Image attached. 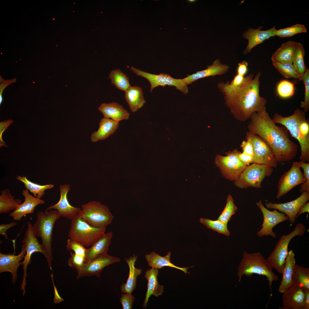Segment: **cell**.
Returning <instances> with one entry per match:
<instances>
[{
    "label": "cell",
    "mask_w": 309,
    "mask_h": 309,
    "mask_svg": "<svg viewBox=\"0 0 309 309\" xmlns=\"http://www.w3.org/2000/svg\"><path fill=\"white\" fill-rule=\"evenodd\" d=\"M250 118L248 131L267 142L278 163L288 162L295 158L298 145L290 140L286 128L277 125L273 122L266 108L254 113Z\"/></svg>",
    "instance_id": "obj_1"
},
{
    "label": "cell",
    "mask_w": 309,
    "mask_h": 309,
    "mask_svg": "<svg viewBox=\"0 0 309 309\" xmlns=\"http://www.w3.org/2000/svg\"><path fill=\"white\" fill-rule=\"evenodd\" d=\"M261 74L259 71L254 78L253 74L247 75L240 86L221 92L225 106L236 120L245 121L254 113L266 108L267 100L259 94Z\"/></svg>",
    "instance_id": "obj_2"
},
{
    "label": "cell",
    "mask_w": 309,
    "mask_h": 309,
    "mask_svg": "<svg viewBox=\"0 0 309 309\" xmlns=\"http://www.w3.org/2000/svg\"><path fill=\"white\" fill-rule=\"evenodd\" d=\"M272 269L260 252L249 253L244 250L238 269L239 282L243 275L250 277L256 274L265 276L268 282L272 294V283L279 279L278 276L274 272Z\"/></svg>",
    "instance_id": "obj_3"
},
{
    "label": "cell",
    "mask_w": 309,
    "mask_h": 309,
    "mask_svg": "<svg viewBox=\"0 0 309 309\" xmlns=\"http://www.w3.org/2000/svg\"><path fill=\"white\" fill-rule=\"evenodd\" d=\"M61 216L58 211H39L36 221L33 225L37 237L41 238V244L45 253V257L50 269L52 271L53 256L52 243L53 229L56 221Z\"/></svg>",
    "instance_id": "obj_4"
},
{
    "label": "cell",
    "mask_w": 309,
    "mask_h": 309,
    "mask_svg": "<svg viewBox=\"0 0 309 309\" xmlns=\"http://www.w3.org/2000/svg\"><path fill=\"white\" fill-rule=\"evenodd\" d=\"M305 114L304 111L297 108L292 115L287 117H284L276 113L272 119L275 124H280L285 126L291 135L298 140L300 147V161L309 162V137L303 134L300 127L301 121Z\"/></svg>",
    "instance_id": "obj_5"
},
{
    "label": "cell",
    "mask_w": 309,
    "mask_h": 309,
    "mask_svg": "<svg viewBox=\"0 0 309 309\" xmlns=\"http://www.w3.org/2000/svg\"><path fill=\"white\" fill-rule=\"evenodd\" d=\"M105 231L106 228H98L91 225L78 214L71 220L68 236L84 247H88L102 237Z\"/></svg>",
    "instance_id": "obj_6"
},
{
    "label": "cell",
    "mask_w": 309,
    "mask_h": 309,
    "mask_svg": "<svg viewBox=\"0 0 309 309\" xmlns=\"http://www.w3.org/2000/svg\"><path fill=\"white\" fill-rule=\"evenodd\" d=\"M303 224L298 223L294 230L288 234L282 235L276 244L273 251L267 260L273 268L280 274L282 272L286 259L288 253V246L291 240L297 236H301L306 232Z\"/></svg>",
    "instance_id": "obj_7"
},
{
    "label": "cell",
    "mask_w": 309,
    "mask_h": 309,
    "mask_svg": "<svg viewBox=\"0 0 309 309\" xmlns=\"http://www.w3.org/2000/svg\"><path fill=\"white\" fill-rule=\"evenodd\" d=\"M78 215L90 225L98 228H106L114 217L107 206L94 201L82 205Z\"/></svg>",
    "instance_id": "obj_8"
},
{
    "label": "cell",
    "mask_w": 309,
    "mask_h": 309,
    "mask_svg": "<svg viewBox=\"0 0 309 309\" xmlns=\"http://www.w3.org/2000/svg\"><path fill=\"white\" fill-rule=\"evenodd\" d=\"M273 171L272 168L267 165L253 163L247 166L234 183L241 189L261 188L263 180L270 176Z\"/></svg>",
    "instance_id": "obj_9"
},
{
    "label": "cell",
    "mask_w": 309,
    "mask_h": 309,
    "mask_svg": "<svg viewBox=\"0 0 309 309\" xmlns=\"http://www.w3.org/2000/svg\"><path fill=\"white\" fill-rule=\"evenodd\" d=\"M240 152L237 148L226 153V156L217 154L214 163L219 169L222 176L230 181H235L247 166L238 157Z\"/></svg>",
    "instance_id": "obj_10"
},
{
    "label": "cell",
    "mask_w": 309,
    "mask_h": 309,
    "mask_svg": "<svg viewBox=\"0 0 309 309\" xmlns=\"http://www.w3.org/2000/svg\"><path fill=\"white\" fill-rule=\"evenodd\" d=\"M22 242L25 247L26 251L24 260L22 262L23 273L21 284V289L23 290V294L24 296L26 285L27 268L28 265L31 263V255L33 253L38 252L41 253L45 256V253L41 244H40L38 240L33 225L30 222H28L27 228Z\"/></svg>",
    "instance_id": "obj_11"
},
{
    "label": "cell",
    "mask_w": 309,
    "mask_h": 309,
    "mask_svg": "<svg viewBox=\"0 0 309 309\" xmlns=\"http://www.w3.org/2000/svg\"><path fill=\"white\" fill-rule=\"evenodd\" d=\"M245 138L250 140L253 145L254 163L266 165L272 168L277 167L278 163L273 151L266 142L249 131L246 132Z\"/></svg>",
    "instance_id": "obj_12"
},
{
    "label": "cell",
    "mask_w": 309,
    "mask_h": 309,
    "mask_svg": "<svg viewBox=\"0 0 309 309\" xmlns=\"http://www.w3.org/2000/svg\"><path fill=\"white\" fill-rule=\"evenodd\" d=\"M130 69L137 75L144 78L148 80L150 84L151 92L157 87L160 86H165L166 85L175 86L177 89L184 94H186L188 92L187 85L182 79L173 78L167 74L161 73L159 74L156 75L149 73L133 66H132Z\"/></svg>",
    "instance_id": "obj_13"
},
{
    "label": "cell",
    "mask_w": 309,
    "mask_h": 309,
    "mask_svg": "<svg viewBox=\"0 0 309 309\" xmlns=\"http://www.w3.org/2000/svg\"><path fill=\"white\" fill-rule=\"evenodd\" d=\"M256 205L261 210L263 216L262 228L257 232V235L260 237L270 235L275 238L277 235L272 230L273 228L277 224L288 220V217L277 209H274L273 211L269 210L264 205L261 200L257 202Z\"/></svg>",
    "instance_id": "obj_14"
},
{
    "label": "cell",
    "mask_w": 309,
    "mask_h": 309,
    "mask_svg": "<svg viewBox=\"0 0 309 309\" xmlns=\"http://www.w3.org/2000/svg\"><path fill=\"white\" fill-rule=\"evenodd\" d=\"M305 181L298 162H294L290 169L282 175L279 181L276 198L280 199Z\"/></svg>",
    "instance_id": "obj_15"
},
{
    "label": "cell",
    "mask_w": 309,
    "mask_h": 309,
    "mask_svg": "<svg viewBox=\"0 0 309 309\" xmlns=\"http://www.w3.org/2000/svg\"><path fill=\"white\" fill-rule=\"evenodd\" d=\"M120 259L108 254L96 258L86 262L77 271V279L85 276H95L99 277L103 269L112 264L120 262Z\"/></svg>",
    "instance_id": "obj_16"
},
{
    "label": "cell",
    "mask_w": 309,
    "mask_h": 309,
    "mask_svg": "<svg viewBox=\"0 0 309 309\" xmlns=\"http://www.w3.org/2000/svg\"><path fill=\"white\" fill-rule=\"evenodd\" d=\"M309 200V192H302L300 195L295 199L284 203H266V207L269 209L278 210L286 215L291 224L295 223L296 215L302 206Z\"/></svg>",
    "instance_id": "obj_17"
},
{
    "label": "cell",
    "mask_w": 309,
    "mask_h": 309,
    "mask_svg": "<svg viewBox=\"0 0 309 309\" xmlns=\"http://www.w3.org/2000/svg\"><path fill=\"white\" fill-rule=\"evenodd\" d=\"M306 290L294 283L282 293V308L304 309Z\"/></svg>",
    "instance_id": "obj_18"
},
{
    "label": "cell",
    "mask_w": 309,
    "mask_h": 309,
    "mask_svg": "<svg viewBox=\"0 0 309 309\" xmlns=\"http://www.w3.org/2000/svg\"><path fill=\"white\" fill-rule=\"evenodd\" d=\"M70 189V186L69 185H60V197L59 201L56 204L48 207L46 211L55 209L57 210L63 217L71 220L74 218L78 214L81 209L73 206L69 203L67 195Z\"/></svg>",
    "instance_id": "obj_19"
},
{
    "label": "cell",
    "mask_w": 309,
    "mask_h": 309,
    "mask_svg": "<svg viewBox=\"0 0 309 309\" xmlns=\"http://www.w3.org/2000/svg\"><path fill=\"white\" fill-rule=\"evenodd\" d=\"M9 253L4 254L0 253V273L9 272L12 275V282L13 284L15 283L17 278V271L19 266L22 264L20 262L24 258L26 254L25 247L22 245L21 250L19 254L14 255Z\"/></svg>",
    "instance_id": "obj_20"
},
{
    "label": "cell",
    "mask_w": 309,
    "mask_h": 309,
    "mask_svg": "<svg viewBox=\"0 0 309 309\" xmlns=\"http://www.w3.org/2000/svg\"><path fill=\"white\" fill-rule=\"evenodd\" d=\"M262 28V27L260 26L255 29L250 28L243 33V37L248 41L244 54H246L250 52L256 45L262 43L266 40L276 35L277 29L275 26L266 30H261Z\"/></svg>",
    "instance_id": "obj_21"
},
{
    "label": "cell",
    "mask_w": 309,
    "mask_h": 309,
    "mask_svg": "<svg viewBox=\"0 0 309 309\" xmlns=\"http://www.w3.org/2000/svg\"><path fill=\"white\" fill-rule=\"evenodd\" d=\"M22 194L25 197L23 202L19 205L12 212L9 213V215L16 221H19L26 214L33 213L35 207L38 205L43 204L45 201L33 197L30 194L28 190H23Z\"/></svg>",
    "instance_id": "obj_22"
},
{
    "label": "cell",
    "mask_w": 309,
    "mask_h": 309,
    "mask_svg": "<svg viewBox=\"0 0 309 309\" xmlns=\"http://www.w3.org/2000/svg\"><path fill=\"white\" fill-rule=\"evenodd\" d=\"M229 69V67L227 65L221 64L219 59H217L212 65L207 66L206 69L188 75L182 80L187 85L201 78L223 74L228 71Z\"/></svg>",
    "instance_id": "obj_23"
},
{
    "label": "cell",
    "mask_w": 309,
    "mask_h": 309,
    "mask_svg": "<svg viewBox=\"0 0 309 309\" xmlns=\"http://www.w3.org/2000/svg\"><path fill=\"white\" fill-rule=\"evenodd\" d=\"M113 235L112 231L105 233L90 248L86 249L85 254L86 263L96 258L108 254L109 246L110 243Z\"/></svg>",
    "instance_id": "obj_24"
},
{
    "label": "cell",
    "mask_w": 309,
    "mask_h": 309,
    "mask_svg": "<svg viewBox=\"0 0 309 309\" xmlns=\"http://www.w3.org/2000/svg\"><path fill=\"white\" fill-rule=\"evenodd\" d=\"M159 269L151 267L145 272V277L147 280V287L145 294V297L143 306L146 308L150 297L154 295L158 297L161 295L164 292V286L160 285L157 280Z\"/></svg>",
    "instance_id": "obj_25"
},
{
    "label": "cell",
    "mask_w": 309,
    "mask_h": 309,
    "mask_svg": "<svg viewBox=\"0 0 309 309\" xmlns=\"http://www.w3.org/2000/svg\"><path fill=\"white\" fill-rule=\"evenodd\" d=\"M104 118L118 122L129 118L130 114L121 105L116 102L102 103L98 108Z\"/></svg>",
    "instance_id": "obj_26"
},
{
    "label": "cell",
    "mask_w": 309,
    "mask_h": 309,
    "mask_svg": "<svg viewBox=\"0 0 309 309\" xmlns=\"http://www.w3.org/2000/svg\"><path fill=\"white\" fill-rule=\"evenodd\" d=\"M137 257V255L133 254L129 258H125L129 268V274L126 283H123L120 286L122 293L132 294L136 288L137 277L142 274V269L137 268L135 266Z\"/></svg>",
    "instance_id": "obj_27"
},
{
    "label": "cell",
    "mask_w": 309,
    "mask_h": 309,
    "mask_svg": "<svg viewBox=\"0 0 309 309\" xmlns=\"http://www.w3.org/2000/svg\"><path fill=\"white\" fill-rule=\"evenodd\" d=\"M294 252L290 250L288 251L283 270L282 274V278L278 288L280 293H283L286 290L294 284L293 276L296 263Z\"/></svg>",
    "instance_id": "obj_28"
},
{
    "label": "cell",
    "mask_w": 309,
    "mask_h": 309,
    "mask_svg": "<svg viewBox=\"0 0 309 309\" xmlns=\"http://www.w3.org/2000/svg\"><path fill=\"white\" fill-rule=\"evenodd\" d=\"M119 125L118 122L103 117L99 122L98 130L92 134L90 137L91 141L96 142L107 138L116 131Z\"/></svg>",
    "instance_id": "obj_29"
},
{
    "label": "cell",
    "mask_w": 309,
    "mask_h": 309,
    "mask_svg": "<svg viewBox=\"0 0 309 309\" xmlns=\"http://www.w3.org/2000/svg\"><path fill=\"white\" fill-rule=\"evenodd\" d=\"M171 256V253L170 251H169L167 255L163 257L154 251H152L149 254H146L145 257L148 265L151 267L159 269L165 267H170L181 270L186 274V273L190 274L188 272L187 270L188 268H192L193 266L181 268L176 266L170 261V258Z\"/></svg>",
    "instance_id": "obj_30"
},
{
    "label": "cell",
    "mask_w": 309,
    "mask_h": 309,
    "mask_svg": "<svg viewBox=\"0 0 309 309\" xmlns=\"http://www.w3.org/2000/svg\"><path fill=\"white\" fill-rule=\"evenodd\" d=\"M298 42L291 40L282 44L272 55L273 62L292 63V61Z\"/></svg>",
    "instance_id": "obj_31"
},
{
    "label": "cell",
    "mask_w": 309,
    "mask_h": 309,
    "mask_svg": "<svg viewBox=\"0 0 309 309\" xmlns=\"http://www.w3.org/2000/svg\"><path fill=\"white\" fill-rule=\"evenodd\" d=\"M125 92V99L132 112L137 111L145 103L143 92L140 87L131 86Z\"/></svg>",
    "instance_id": "obj_32"
},
{
    "label": "cell",
    "mask_w": 309,
    "mask_h": 309,
    "mask_svg": "<svg viewBox=\"0 0 309 309\" xmlns=\"http://www.w3.org/2000/svg\"><path fill=\"white\" fill-rule=\"evenodd\" d=\"M0 196V213H7L11 210H15L18 206L21 203L20 199H14L9 189H5L1 191Z\"/></svg>",
    "instance_id": "obj_33"
},
{
    "label": "cell",
    "mask_w": 309,
    "mask_h": 309,
    "mask_svg": "<svg viewBox=\"0 0 309 309\" xmlns=\"http://www.w3.org/2000/svg\"><path fill=\"white\" fill-rule=\"evenodd\" d=\"M16 179L22 182L26 189L32 193L34 197L40 199L45 194V191L47 189L52 188L54 185L49 184L41 185L33 183L28 180L26 176H17Z\"/></svg>",
    "instance_id": "obj_34"
},
{
    "label": "cell",
    "mask_w": 309,
    "mask_h": 309,
    "mask_svg": "<svg viewBox=\"0 0 309 309\" xmlns=\"http://www.w3.org/2000/svg\"><path fill=\"white\" fill-rule=\"evenodd\" d=\"M294 283L309 290V268L295 264L293 276Z\"/></svg>",
    "instance_id": "obj_35"
},
{
    "label": "cell",
    "mask_w": 309,
    "mask_h": 309,
    "mask_svg": "<svg viewBox=\"0 0 309 309\" xmlns=\"http://www.w3.org/2000/svg\"><path fill=\"white\" fill-rule=\"evenodd\" d=\"M109 78L111 80V84L120 90L125 91L131 86L128 77L119 69L112 70Z\"/></svg>",
    "instance_id": "obj_36"
},
{
    "label": "cell",
    "mask_w": 309,
    "mask_h": 309,
    "mask_svg": "<svg viewBox=\"0 0 309 309\" xmlns=\"http://www.w3.org/2000/svg\"><path fill=\"white\" fill-rule=\"evenodd\" d=\"M305 54L303 45L298 42L293 57L292 64L302 80L304 74L308 68L305 64L304 57Z\"/></svg>",
    "instance_id": "obj_37"
},
{
    "label": "cell",
    "mask_w": 309,
    "mask_h": 309,
    "mask_svg": "<svg viewBox=\"0 0 309 309\" xmlns=\"http://www.w3.org/2000/svg\"><path fill=\"white\" fill-rule=\"evenodd\" d=\"M272 64L285 78H294L302 80V78L296 70L292 63L274 62H272Z\"/></svg>",
    "instance_id": "obj_38"
},
{
    "label": "cell",
    "mask_w": 309,
    "mask_h": 309,
    "mask_svg": "<svg viewBox=\"0 0 309 309\" xmlns=\"http://www.w3.org/2000/svg\"><path fill=\"white\" fill-rule=\"evenodd\" d=\"M199 221L207 228L217 233L228 236L230 235L227 228V224L218 219L213 220L201 218L200 219Z\"/></svg>",
    "instance_id": "obj_39"
},
{
    "label": "cell",
    "mask_w": 309,
    "mask_h": 309,
    "mask_svg": "<svg viewBox=\"0 0 309 309\" xmlns=\"http://www.w3.org/2000/svg\"><path fill=\"white\" fill-rule=\"evenodd\" d=\"M237 209V207L235 205L231 195L230 194L228 195L225 206L217 219L227 224L228 221Z\"/></svg>",
    "instance_id": "obj_40"
},
{
    "label": "cell",
    "mask_w": 309,
    "mask_h": 309,
    "mask_svg": "<svg viewBox=\"0 0 309 309\" xmlns=\"http://www.w3.org/2000/svg\"><path fill=\"white\" fill-rule=\"evenodd\" d=\"M305 25L296 24L291 26L277 30L276 35L282 38L292 37L296 34L307 32Z\"/></svg>",
    "instance_id": "obj_41"
},
{
    "label": "cell",
    "mask_w": 309,
    "mask_h": 309,
    "mask_svg": "<svg viewBox=\"0 0 309 309\" xmlns=\"http://www.w3.org/2000/svg\"><path fill=\"white\" fill-rule=\"evenodd\" d=\"M294 91V84L288 80H282L280 81L277 86V93L282 98H290L293 95Z\"/></svg>",
    "instance_id": "obj_42"
},
{
    "label": "cell",
    "mask_w": 309,
    "mask_h": 309,
    "mask_svg": "<svg viewBox=\"0 0 309 309\" xmlns=\"http://www.w3.org/2000/svg\"><path fill=\"white\" fill-rule=\"evenodd\" d=\"M305 85L304 99L301 102L300 106L304 108V111L307 113L309 110V70L307 68L302 78Z\"/></svg>",
    "instance_id": "obj_43"
},
{
    "label": "cell",
    "mask_w": 309,
    "mask_h": 309,
    "mask_svg": "<svg viewBox=\"0 0 309 309\" xmlns=\"http://www.w3.org/2000/svg\"><path fill=\"white\" fill-rule=\"evenodd\" d=\"M70 254L71 257L68 262V265L77 271L80 269L86 263L85 257L72 252H71Z\"/></svg>",
    "instance_id": "obj_44"
},
{
    "label": "cell",
    "mask_w": 309,
    "mask_h": 309,
    "mask_svg": "<svg viewBox=\"0 0 309 309\" xmlns=\"http://www.w3.org/2000/svg\"><path fill=\"white\" fill-rule=\"evenodd\" d=\"M66 247L68 250L72 251L75 254L85 257L86 249L77 242L69 238L67 241Z\"/></svg>",
    "instance_id": "obj_45"
},
{
    "label": "cell",
    "mask_w": 309,
    "mask_h": 309,
    "mask_svg": "<svg viewBox=\"0 0 309 309\" xmlns=\"http://www.w3.org/2000/svg\"><path fill=\"white\" fill-rule=\"evenodd\" d=\"M298 162L300 168L303 169V174L305 180L300 186V191L302 193L309 192V163L300 161Z\"/></svg>",
    "instance_id": "obj_46"
},
{
    "label": "cell",
    "mask_w": 309,
    "mask_h": 309,
    "mask_svg": "<svg viewBox=\"0 0 309 309\" xmlns=\"http://www.w3.org/2000/svg\"><path fill=\"white\" fill-rule=\"evenodd\" d=\"M135 299L132 294L123 293L121 295L120 301L123 309H131Z\"/></svg>",
    "instance_id": "obj_47"
},
{
    "label": "cell",
    "mask_w": 309,
    "mask_h": 309,
    "mask_svg": "<svg viewBox=\"0 0 309 309\" xmlns=\"http://www.w3.org/2000/svg\"><path fill=\"white\" fill-rule=\"evenodd\" d=\"M246 139V140H244L242 142L240 145L242 152L253 156L254 153L253 144L250 140Z\"/></svg>",
    "instance_id": "obj_48"
},
{
    "label": "cell",
    "mask_w": 309,
    "mask_h": 309,
    "mask_svg": "<svg viewBox=\"0 0 309 309\" xmlns=\"http://www.w3.org/2000/svg\"><path fill=\"white\" fill-rule=\"evenodd\" d=\"M13 120L11 119L6 120L0 122V147L4 146L8 147L2 138L3 133L8 127L12 123Z\"/></svg>",
    "instance_id": "obj_49"
},
{
    "label": "cell",
    "mask_w": 309,
    "mask_h": 309,
    "mask_svg": "<svg viewBox=\"0 0 309 309\" xmlns=\"http://www.w3.org/2000/svg\"><path fill=\"white\" fill-rule=\"evenodd\" d=\"M0 105H1L3 100L2 94L3 90L9 85L15 83L16 82V79L14 78L11 80H5L0 76Z\"/></svg>",
    "instance_id": "obj_50"
},
{
    "label": "cell",
    "mask_w": 309,
    "mask_h": 309,
    "mask_svg": "<svg viewBox=\"0 0 309 309\" xmlns=\"http://www.w3.org/2000/svg\"><path fill=\"white\" fill-rule=\"evenodd\" d=\"M238 157L243 163L247 166L254 163L253 156L240 152L238 154Z\"/></svg>",
    "instance_id": "obj_51"
},
{
    "label": "cell",
    "mask_w": 309,
    "mask_h": 309,
    "mask_svg": "<svg viewBox=\"0 0 309 309\" xmlns=\"http://www.w3.org/2000/svg\"><path fill=\"white\" fill-rule=\"evenodd\" d=\"M15 222H12L7 224H2L0 225V234L4 237L6 239H9L7 234V230L10 228L17 225Z\"/></svg>",
    "instance_id": "obj_52"
},
{
    "label": "cell",
    "mask_w": 309,
    "mask_h": 309,
    "mask_svg": "<svg viewBox=\"0 0 309 309\" xmlns=\"http://www.w3.org/2000/svg\"><path fill=\"white\" fill-rule=\"evenodd\" d=\"M248 63L246 61H243L238 64L237 69V74L244 76L247 74Z\"/></svg>",
    "instance_id": "obj_53"
},
{
    "label": "cell",
    "mask_w": 309,
    "mask_h": 309,
    "mask_svg": "<svg viewBox=\"0 0 309 309\" xmlns=\"http://www.w3.org/2000/svg\"><path fill=\"white\" fill-rule=\"evenodd\" d=\"M51 276L52 279L53 284L54 288V302L55 304H57L63 301L64 299L60 296L57 289L55 286L53 279V274H51Z\"/></svg>",
    "instance_id": "obj_54"
},
{
    "label": "cell",
    "mask_w": 309,
    "mask_h": 309,
    "mask_svg": "<svg viewBox=\"0 0 309 309\" xmlns=\"http://www.w3.org/2000/svg\"><path fill=\"white\" fill-rule=\"evenodd\" d=\"M305 212L309 213V202H306L304 203L299 209L296 215V218L301 214Z\"/></svg>",
    "instance_id": "obj_55"
},
{
    "label": "cell",
    "mask_w": 309,
    "mask_h": 309,
    "mask_svg": "<svg viewBox=\"0 0 309 309\" xmlns=\"http://www.w3.org/2000/svg\"><path fill=\"white\" fill-rule=\"evenodd\" d=\"M309 309V290H306L305 300L304 309Z\"/></svg>",
    "instance_id": "obj_56"
},
{
    "label": "cell",
    "mask_w": 309,
    "mask_h": 309,
    "mask_svg": "<svg viewBox=\"0 0 309 309\" xmlns=\"http://www.w3.org/2000/svg\"><path fill=\"white\" fill-rule=\"evenodd\" d=\"M189 1L190 2H194L195 1L194 0H189Z\"/></svg>",
    "instance_id": "obj_57"
}]
</instances>
